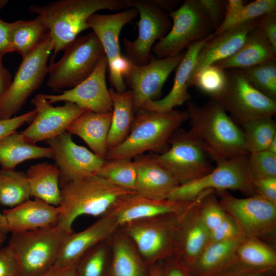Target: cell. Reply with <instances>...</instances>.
I'll return each instance as SVG.
<instances>
[{"instance_id":"ab89813d","label":"cell","mask_w":276,"mask_h":276,"mask_svg":"<svg viewBox=\"0 0 276 276\" xmlns=\"http://www.w3.org/2000/svg\"><path fill=\"white\" fill-rule=\"evenodd\" d=\"M97 175L119 187L135 191L136 172L131 158L105 160Z\"/></svg>"},{"instance_id":"b9f144b4","label":"cell","mask_w":276,"mask_h":276,"mask_svg":"<svg viewBox=\"0 0 276 276\" xmlns=\"http://www.w3.org/2000/svg\"><path fill=\"white\" fill-rule=\"evenodd\" d=\"M248 169L252 180L276 177V154L267 150L249 154Z\"/></svg>"},{"instance_id":"7a4b0ae2","label":"cell","mask_w":276,"mask_h":276,"mask_svg":"<svg viewBox=\"0 0 276 276\" xmlns=\"http://www.w3.org/2000/svg\"><path fill=\"white\" fill-rule=\"evenodd\" d=\"M187 105L190 129L212 159L216 162L249 154L241 128L219 101L210 99L205 104L198 106L190 100Z\"/></svg>"},{"instance_id":"9c48e42d","label":"cell","mask_w":276,"mask_h":276,"mask_svg":"<svg viewBox=\"0 0 276 276\" xmlns=\"http://www.w3.org/2000/svg\"><path fill=\"white\" fill-rule=\"evenodd\" d=\"M248 155L216 162V167L211 172L196 180L179 185L170 193L168 199L192 201L209 190L215 192L238 191L248 196L257 195L248 169Z\"/></svg>"},{"instance_id":"ffe728a7","label":"cell","mask_w":276,"mask_h":276,"mask_svg":"<svg viewBox=\"0 0 276 276\" xmlns=\"http://www.w3.org/2000/svg\"><path fill=\"white\" fill-rule=\"evenodd\" d=\"M119 227L116 219L107 213L85 229L70 233L65 239L54 265L44 276L58 272L77 262L86 251L109 238Z\"/></svg>"},{"instance_id":"91938a15","label":"cell","mask_w":276,"mask_h":276,"mask_svg":"<svg viewBox=\"0 0 276 276\" xmlns=\"http://www.w3.org/2000/svg\"><path fill=\"white\" fill-rule=\"evenodd\" d=\"M9 233L6 218L3 212L0 211V234L7 235Z\"/></svg>"},{"instance_id":"60d3db41","label":"cell","mask_w":276,"mask_h":276,"mask_svg":"<svg viewBox=\"0 0 276 276\" xmlns=\"http://www.w3.org/2000/svg\"><path fill=\"white\" fill-rule=\"evenodd\" d=\"M260 92L276 99V59L252 67L236 69Z\"/></svg>"},{"instance_id":"7bdbcfd3","label":"cell","mask_w":276,"mask_h":276,"mask_svg":"<svg viewBox=\"0 0 276 276\" xmlns=\"http://www.w3.org/2000/svg\"><path fill=\"white\" fill-rule=\"evenodd\" d=\"M214 192L213 190H207L199 202L200 216L209 232L219 226L227 216Z\"/></svg>"},{"instance_id":"ee69618b","label":"cell","mask_w":276,"mask_h":276,"mask_svg":"<svg viewBox=\"0 0 276 276\" xmlns=\"http://www.w3.org/2000/svg\"><path fill=\"white\" fill-rule=\"evenodd\" d=\"M276 13L275 0H257L245 5L234 24V26Z\"/></svg>"},{"instance_id":"9f6ffc18","label":"cell","mask_w":276,"mask_h":276,"mask_svg":"<svg viewBox=\"0 0 276 276\" xmlns=\"http://www.w3.org/2000/svg\"><path fill=\"white\" fill-rule=\"evenodd\" d=\"M152 2L165 13L168 10H171V12L174 10L179 4L178 1H176L152 0Z\"/></svg>"},{"instance_id":"d6986e66","label":"cell","mask_w":276,"mask_h":276,"mask_svg":"<svg viewBox=\"0 0 276 276\" xmlns=\"http://www.w3.org/2000/svg\"><path fill=\"white\" fill-rule=\"evenodd\" d=\"M107 60L105 54L95 70L84 81L59 95L43 94L50 103L71 102L96 112L112 111V102L106 82Z\"/></svg>"},{"instance_id":"6da1fadb","label":"cell","mask_w":276,"mask_h":276,"mask_svg":"<svg viewBox=\"0 0 276 276\" xmlns=\"http://www.w3.org/2000/svg\"><path fill=\"white\" fill-rule=\"evenodd\" d=\"M132 8L130 0H58L44 5L32 4L29 11L48 30L53 44L52 60L82 31L89 29L88 18L97 11Z\"/></svg>"},{"instance_id":"44dd1931","label":"cell","mask_w":276,"mask_h":276,"mask_svg":"<svg viewBox=\"0 0 276 276\" xmlns=\"http://www.w3.org/2000/svg\"><path fill=\"white\" fill-rule=\"evenodd\" d=\"M196 199L189 201L154 199L132 192L120 197L108 213L116 219L120 227L136 220L180 214L191 205Z\"/></svg>"},{"instance_id":"5b68a950","label":"cell","mask_w":276,"mask_h":276,"mask_svg":"<svg viewBox=\"0 0 276 276\" xmlns=\"http://www.w3.org/2000/svg\"><path fill=\"white\" fill-rule=\"evenodd\" d=\"M71 233L56 225L11 234L8 244L16 255L21 276H44Z\"/></svg>"},{"instance_id":"816d5d0a","label":"cell","mask_w":276,"mask_h":276,"mask_svg":"<svg viewBox=\"0 0 276 276\" xmlns=\"http://www.w3.org/2000/svg\"><path fill=\"white\" fill-rule=\"evenodd\" d=\"M258 27L276 51V13H269L259 18Z\"/></svg>"},{"instance_id":"83f0119b","label":"cell","mask_w":276,"mask_h":276,"mask_svg":"<svg viewBox=\"0 0 276 276\" xmlns=\"http://www.w3.org/2000/svg\"><path fill=\"white\" fill-rule=\"evenodd\" d=\"M108 276H148L146 264L132 241L119 228L110 238Z\"/></svg>"},{"instance_id":"11a10c76","label":"cell","mask_w":276,"mask_h":276,"mask_svg":"<svg viewBox=\"0 0 276 276\" xmlns=\"http://www.w3.org/2000/svg\"><path fill=\"white\" fill-rule=\"evenodd\" d=\"M12 81L10 72L0 62V99L8 89Z\"/></svg>"},{"instance_id":"52a82bcc","label":"cell","mask_w":276,"mask_h":276,"mask_svg":"<svg viewBox=\"0 0 276 276\" xmlns=\"http://www.w3.org/2000/svg\"><path fill=\"white\" fill-rule=\"evenodd\" d=\"M179 214L132 221L122 225L119 229L132 241L149 267L174 257Z\"/></svg>"},{"instance_id":"94428289","label":"cell","mask_w":276,"mask_h":276,"mask_svg":"<svg viewBox=\"0 0 276 276\" xmlns=\"http://www.w3.org/2000/svg\"><path fill=\"white\" fill-rule=\"evenodd\" d=\"M271 269H262L252 272L242 276H266L267 271Z\"/></svg>"},{"instance_id":"7c38bea8","label":"cell","mask_w":276,"mask_h":276,"mask_svg":"<svg viewBox=\"0 0 276 276\" xmlns=\"http://www.w3.org/2000/svg\"><path fill=\"white\" fill-rule=\"evenodd\" d=\"M226 88L216 100L237 124L266 117L276 113V101L254 87L236 69L226 70Z\"/></svg>"},{"instance_id":"4dcf8cb0","label":"cell","mask_w":276,"mask_h":276,"mask_svg":"<svg viewBox=\"0 0 276 276\" xmlns=\"http://www.w3.org/2000/svg\"><path fill=\"white\" fill-rule=\"evenodd\" d=\"M31 197L58 206L61 202L60 173L58 167L47 162L31 165L26 172Z\"/></svg>"},{"instance_id":"603a6c76","label":"cell","mask_w":276,"mask_h":276,"mask_svg":"<svg viewBox=\"0 0 276 276\" xmlns=\"http://www.w3.org/2000/svg\"><path fill=\"white\" fill-rule=\"evenodd\" d=\"M136 179L135 192L154 199H168L179 182L156 159L152 153L142 154L133 158Z\"/></svg>"},{"instance_id":"5bb4252c","label":"cell","mask_w":276,"mask_h":276,"mask_svg":"<svg viewBox=\"0 0 276 276\" xmlns=\"http://www.w3.org/2000/svg\"><path fill=\"white\" fill-rule=\"evenodd\" d=\"M130 4L132 8L137 9L140 16L137 23L139 34L134 41L124 38L122 42L128 60L134 65H144L150 60L155 42L170 31L172 21L167 13L152 0H130Z\"/></svg>"},{"instance_id":"ac0fdd59","label":"cell","mask_w":276,"mask_h":276,"mask_svg":"<svg viewBox=\"0 0 276 276\" xmlns=\"http://www.w3.org/2000/svg\"><path fill=\"white\" fill-rule=\"evenodd\" d=\"M206 191L202 192L178 216L173 257L186 271L193 265L208 244L210 232L202 220L199 210V202Z\"/></svg>"},{"instance_id":"1f68e13d","label":"cell","mask_w":276,"mask_h":276,"mask_svg":"<svg viewBox=\"0 0 276 276\" xmlns=\"http://www.w3.org/2000/svg\"><path fill=\"white\" fill-rule=\"evenodd\" d=\"M44 157L52 158L50 148L26 142L20 132L15 131L0 139V166L2 169L13 170L25 160Z\"/></svg>"},{"instance_id":"f546056e","label":"cell","mask_w":276,"mask_h":276,"mask_svg":"<svg viewBox=\"0 0 276 276\" xmlns=\"http://www.w3.org/2000/svg\"><path fill=\"white\" fill-rule=\"evenodd\" d=\"M243 235L209 245L193 265L187 271L198 276H216L238 261L236 252Z\"/></svg>"},{"instance_id":"cb8c5ba5","label":"cell","mask_w":276,"mask_h":276,"mask_svg":"<svg viewBox=\"0 0 276 276\" xmlns=\"http://www.w3.org/2000/svg\"><path fill=\"white\" fill-rule=\"evenodd\" d=\"M3 213L7 221L9 233L13 234L57 225L60 210L59 206L34 198L5 209Z\"/></svg>"},{"instance_id":"680465c9","label":"cell","mask_w":276,"mask_h":276,"mask_svg":"<svg viewBox=\"0 0 276 276\" xmlns=\"http://www.w3.org/2000/svg\"><path fill=\"white\" fill-rule=\"evenodd\" d=\"M162 262L156 263L148 267V276H162L163 267Z\"/></svg>"},{"instance_id":"74e56055","label":"cell","mask_w":276,"mask_h":276,"mask_svg":"<svg viewBox=\"0 0 276 276\" xmlns=\"http://www.w3.org/2000/svg\"><path fill=\"white\" fill-rule=\"evenodd\" d=\"M110 238L93 246L79 259L76 267L77 276H108Z\"/></svg>"},{"instance_id":"f907efd6","label":"cell","mask_w":276,"mask_h":276,"mask_svg":"<svg viewBox=\"0 0 276 276\" xmlns=\"http://www.w3.org/2000/svg\"><path fill=\"white\" fill-rule=\"evenodd\" d=\"M256 194L276 204V177L252 180Z\"/></svg>"},{"instance_id":"8fae6325","label":"cell","mask_w":276,"mask_h":276,"mask_svg":"<svg viewBox=\"0 0 276 276\" xmlns=\"http://www.w3.org/2000/svg\"><path fill=\"white\" fill-rule=\"evenodd\" d=\"M169 145L164 153L154 154L179 185L196 180L214 169L202 143L192 130L178 129L170 139Z\"/></svg>"},{"instance_id":"7dc6e473","label":"cell","mask_w":276,"mask_h":276,"mask_svg":"<svg viewBox=\"0 0 276 276\" xmlns=\"http://www.w3.org/2000/svg\"><path fill=\"white\" fill-rule=\"evenodd\" d=\"M206 11L215 29L222 24L225 16L226 1L224 0H199Z\"/></svg>"},{"instance_id":"277c9868","label":"cell","mask_w":276,"mask_h":276,"mask_svg":"<svg viewBox=\"0 0 276 276\" xmlns=\"http://www.w3.org/2000/svg\"><path fill=\"white\" fill-rule=\"evenodd\" d=\"M132 192L135 191L119 187L97 174L67 181L60 186L57 226L73 232V224L78 217L102 216L120 197Z\"/></svg>"},{"instance_id":"f6af8a7d","label":"cell","mask_w":276,"mask_h":276,"mask_svg":"<svg viewBox=\"0 0 276 276\" xmlns=\"http://www.w3.org/2000/svg\"><path fill=\"white\" fill-rule=\"evenodd\" d=\"M242 235L243 234L236 222L227 215L219 226L210 232L207 246L212 243L231 239Z\"/></svg>"},{"instance_id":"9a60e30c","label":"cell","mask_w":276,"mask_h":276,"mask_svg":"<svg viewBox=\"0 0 276 276\" xmlns=\"http://www.w3.org/2000/svg\"><path fill=\"white\" fill-rule=\"evenodd\" d=\"M185 52L159 59L151 55L148 63L136 65L132 63L124 77L125 84L132 91L134 113L148 101L157 100L167 79L181 61Z\"/></svg>"},{"instance_id":"681fc988","label":"cell","mask_w":276,"mask_h":276,"mask_svg":"<svg viewBox=\"0 0 276 276\" xmlns=\"http://www.w3.org/2000/svg\"><path fill=\"white\" fill-rule=\"evenodd\" d=\"M36 114L35 109L8 119L0 120V139L32 121Z\"/></svg>"},{"instance_id":"ba28073f","label":"cell","mask_w":276,"mask_h":276,"mask_svg":"<svg viewBox=\"0 0 276 276\" xmlns=\"http://www.w3.org/2000/svg\"><path fill=\"white\" fill-rule=\"evenodd\" d=\"M104 54L93 31L78 36L65 49L61 58L48 66L47 85L53 90L76 86L92 73Z\"/></svg>"},{"instance_id":"30bf717a","label":"cell","mask_w":276,"mask_h":276,"mask_svg":"<svg viewBox=\"0 0 276 276\" xmlns=\"http://www.w3.org/2000/svg\"><path fill=\"white\" fill-rule=\"evenodd\" d=\"M53 50L50 34L31 53L22 58L13 80L0 99V120L13 117L48 74L49 58Z\"/></svg>"},{"instance_id":"f1b7e54d","label":"cell","mask_w":276,"mask_h":276,"mask_svg":"<svg viewBox=\"0 0 276 276\" xmlns=\"http://www.w3.org/2000/svg\"><path fill=\"white\" fill-rule=\"evenodd\" d=\"M276 59L275 51L258 26L233 55L214 64L224 69H243Z\"/></svg>"},{"instance_id":"2e32d148","label":"cell","mask_w":276,"mask_h":276,"mask_svg":"<svg viewBox=\"0 0 276 276\" xmlns=\"http://www.w3.org/2000/svg\"><path fill=\"white\" fill-rule=\"evenodd\" d=\"M45 142L60 171V187L71 180L97 174L105 162L85 147L76 144L67 131Z\"/></svg>"},{"instance_id":"bcb514c9","label":"cell","mask_w":276,"mask_h":276,"mask_svg":"<svg viewBox=\"0 0 276 276\" xmlns=\"http://www.w3.org/2000/svg\"><path fill=\"white\" fill-rule=\"evenodd\" d=\"M0 276H21L16 255L9 244L0 248Z\"/></svg>"},{"instance_id":"d4e9b609","label":"cell","mask_w":276,"mask_h":276,"mask_svg":"<svg viewBox=\"0 0 276 276\" xmlns=\"http://www.w3.org/2000/svg\"><path fill=\"white\" fill-rule=\"evenodd\" d=\"M210 36L187 48L181 61L176 67L173 85L168 95L162 99L146 102L142 108L155 111H168L191 100V95L188 92V80L199 51Z\"/></svg>"},{"instance_id":"db71d44e","label":"cell","mask_w":276,"mask_h":276,"mask_svg":"<svg viewBox=\"0 0 276 276\" xmlns=\"http://www.w3.org/2000/svg\"><path fill=\"white\" fill-rule=\"evenodd\" d=\"M167 267L165 271L163 269V276H187V271L180 266L174 258L171 257L166 260Z\"/></svg>"},{"instance_id":"f35d334b","label":"cell","mask_w":276,"mask_h":276,"mask_svg":"<svg viewBox=\"0 0 276 276\" xmlns=\"http://www.w3.org/2000/svg\"><path fill=\"white\" fill-rule=\"evenodd\" d=\"M227 82L226 70L213 64L200 70L189 80L188 85L196 87L210 99L218 100L224 92Z\"/></svg>"},{"instance_id":"836d02e7","label":"cell","mask_w":276,"mask_h":276,"mask_svg":"<svg viewBox=\"0 0 276 276\" xmlns=\"http://www.w3.org/2000/svg\"><path fill=\"white\" fill-rule=\"evenodd\" d=\"M49 34L47 29L36 17L11 22V51L18 53L23 58L34 50Z\"/></svg>"},{"instance_id":"4316f807","label":"cell","mask_w":276,"mask_h":276,"mask_svg":"<svg viewBox=\"0 0 276 276\" xmlns=\"http://www.w3.org/2000/svg\"><path fill=\"white\" fill-rule=\"evenodd\" d=\"M112 116V111L96 112L86 110L68 126L66 131L78 136L93 152L105 160Z\"/></svg>"},{"instance_id":"6125c7cd","label":"cell","mask_w":276,"mask_h":276,"mask_svg":"<svg viewBox=\"0 0 276 276\" xmlns=\"http://www.w3.org/2000/svg\"><path fill=\"white\" fill-rule=\"evenodd\" d=\"M266 150L276 154V136L271 141Z\"/></svg>"},{"instance_id":"484cf974","label":"cell","mask_w":276,"mask_h":276,"mask_svg":"<svg viewBox=\"0 0 276 276\" xmlns=\"http://www.w3.org/2000/svg\"><path fill=\"white\" fill-rule=\"evenodd\" d=\"M139 15L134 7L111 14L94 13L87 20L89 28L100 40L107 60V64L122 55L119 42L120 32L124 26Z\"/></svg>"},{"instance_id":"6f0895ef","label":"cell","mask_w":276,"mask_h":276,"mask_svg":"<svg viewBox=\"0 0 276 276\" xmlns=\"http://www.w3.org/2000/svg\"><path fill=\"white\" fill-rule=\"evenodd\" d=\"M77 262L64 269L53 274L45 276H77L76 267Z\"/></svg>"},{"instance_id":"4fadbf2b","label":"cell","mask_w":276,"mask_h":276,"mask_svg":"<svg viewBox=\"0 0 276 276\" xmlns=\"http://www.w3.org/2000/svg\"><path fill=\"white\" fill-rule=\"evenodd\" d=\"M219 202L245 237L269 238L276 229V204L258 195L239 198L227 191L216 192Z\"/></svg>"},{"instance_id":"e575fe53","label":"cell","mask_w":276,"mask_h":276,"mask_svg":"<svg viewBox=\"0 0 276 276\" xmlns=\"http://www.w3.org/2000/svg\"><path fill=\"white\" fill-rule=\"evenodd\" d=\"M30 197L26 172L0 169V204L12 208Z\"/></svg>"},{"instance_id":"c3c4849f","label":"cell","mask_w":276,"mask_h":276,"mask_svg":"<svg viewBox=\"0 0 276 276\" xmlns=\"http://www.w3.org/2000/svg\"><path fill=\"white\" fill-rule=\"evenodd\" d=\"M244 5V2L242 0H227L224 18L213 34H218L233 27Z\"/></svg>"},{"instance_id":"f5cc1de1","label":"cell","mask_w":276,"mask_h":276,"mask_svg":"<svg viewBox=\"0 0 276 276\" xmlns=\"http://www.w3.org/2000/svg\"><path fill=\"white\" fill-rule=\"evenodd\" d=\"M7 1H0V6H3ZM11 23L0 18V62H2L3 56L11 52L10 44V31Z\"/></svg>"},{"instance_id":"e0dca14e","label":"cell","mask_w":276,"mask_h":276,"mask_svg":"<svg viewBox=\"0 0 276 276\" xmlns=\"http://www.w3.org/2000/svg\"><path fill=\"white\" fill-rule=\"evenodd\" d=\"M36 114L31 124L20 132L26 142L36 144L66 131L68 126L86 109L71 102L53 106L43 94L36 95L31 101Z\"/></svg>"},{"instance_id":"be15d7a7","label":"cell","mask_w":276,"mask_h":276,"mask_svg":"<svg viewBox=\"0 0 276 276\" xmlns=\"http://www.w3.org/2000/svg\"><path fill=\"white\" fill-rule=\"evenodd\" d=\"M7 236L6 234H0V248L6 239Z\"/></svg>"},{"instance_id":"d6a6232c","label":"cell","mask_w":276,"mask_h":276,"mask_svg":"<svg viewBox=\"0 0 276 276\" xmlns=\"http://www.w3.org/2000/svg\"><path fill=\"white\" fill-rule=\"evenodd\" d=\"M112 102V116L107 137L108 150L118 146L129 133L134 118L132 91L118 93L109 89Z\"/></svg>"},{"instance_id":"7402d4cb","label":"cell","mask_w":276,"mask_h":276,"mask_svg":"<svg viewBox=\"0 0 276 276\" xmlns=\"http://www.w3.org/2000/svg\"><path fill=\"white\" fill-rule=\"evenodd\" d=\"M258 21L259 18L221 33L211 34L199 51L189 79L204 67L233 55L242 46L249 33L258 26Z\"/></svg>"},{"instance_id":"3957f363","label":"cell","mask_w":276,"mask_h":276,"mask_svg":"<svg viewBox=\"0 0 276 276\" xmlns=\"http://www.w3.org/2000/svg\"><path fill=\"white\" fill-rule=\"evenodd\" d=\"M188 120L187 110L160 112L141 108L135 113L127 137L108 150L105 160L132 159L146 152L161 154L169 149L174 132Z\"/></svg>"},{"instance_id":"8992f818","label":"cell","mask_w":276,"mask_h":276,"mask_svg":"<svg viewBox=\"0 0 276 276\" xmlns=\"http://www.w3.org/2000/svg\"><path fill=\"white\" fill-rule=\"evenodd\" d=\"M167 14L172 20L171 28L152 49L158 58L176 56L191 44L203 40L215 31L199 0H185Z\"/></svg>"},{"instance_id":"d590c367","label":"cell","mask_w":276,"mask_h":276,"mask_svg":"<svg viewBox=\"0 0 276 276\" xmlns=\"http://www.w3.org/2000/svg\"><path fill=\"white\" fill-rule=\"evenodd\" d=\"M236 254L243 264L258 269H272L276 265V254L261 240L245 237L238 246Z\"/></svg>"},{"instance_id":"8d00e7d4","label":"cell","mask_w":276,"mask_h":276,"mask_svg":"<svg viewBox=\"0 0 276 276\" xmlns=\"http://www.w3.org/2000/svg\"><path fill=\"white\" fill-rule=\"evenodd\" d=\"M241 127L248 154L266 150L276 136V124L272 117L257 119Z\"/></svg>"}]
</instances>
